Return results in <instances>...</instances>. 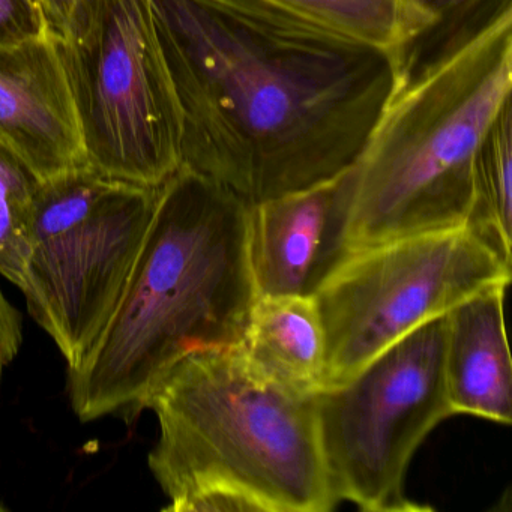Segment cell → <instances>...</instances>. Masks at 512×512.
<instances>
[{"instance_id": "cell-18", "label": "cell", "mask_w": 512, "mask_h": 512, "mask_svg": "<svg viewBox=\"0 0 512 512\" xmlns=\"http://www.w3.org/2000/svg\"><path fill=\"white\" fill-rule=\"evenodd\" d=\"M77 0H37L53 34L61 35Z\"/></svg>"}, {"instance_id": "cell-14", "label": "cell", "mask_w": 512, "mask_h": 512, "mask_svg": "<svg viewBox=\"0 0 512 512\" xmlns=\"http://www.w3.org/2000/svg\"><path fill=\"white\" fill-rule=\"evenodd\" d=\"M308 22L389 50L398 58L415 38L403 0H263Z\"/></svg>"}, {"instance_id": "cell-6", "label": "cell", "mask_w": 512, "mask_h": 512, "mask_svg": "<svg viewBox=\"0 0 512 512\" xmlns=\"http://www.w3.org/2000/svg\"><path fill=\"white\" fill-rule=\"evenodd\" d=\"M56 40L88 166L145 187L172 178L181 122L151 0H77Z\"/></svg>"}, {"instance_id": "cell-5", "label": "cell", "mask_w": 512, "mask_h": 512, "mask_svg": "<svg viewBox=\"0 0 512 512\" xmlns=\"http://www.w3.org/2000/svg\"><path fill=\"white\" fill-rule=\"evenodd\" d=\"M160 187L79 167L38 185L25 281L29 316L76 368L115 314L151 229Z\"/></svg>"}, {"instance_id": "cell-15", "label": "cell", "mask_w": 512, "mask_h": 512, "mask_svg": "<svg viewBox=\"0 0 512 512\" xmlns=\"http://www.w3.org/2000/svg\"><path fill=\"white\" fill-rule=\"evenodd\" d=\"M415 38L401 56V77L424 67L512 7V0H403Z\"/></svg>"}, {"instance_id": "cell-13", "label": "cell", "mask_w": 512, "mask_h": 512, "mask_svg": "<svg viewBox=\"0 0 512 512\" xmlns=\"http://www.w3.org/2000/svg\"><path fill=\"white\" fill-rule=\"evenodd\" d=\"M467 229L511 265L512 106L500 115L482 140L473 172V202Z\"/></svg>"}, {"instance_id": "cell-9", "label": "cell", "mask_w": 512, "mask_h": 512, "mask_svg": "<svg viewBox=\"0 0 512 512\" xmlns=\"http://www.w3.org/2000/svg\"><path fill=\"white\" fill-rule=\"evenodd\" d=\"M349 172L310 190L250 205L248 260L257 296L313 298L352 253Z\"/></svg>"}, {"instance_id": "cell-2", "label": "cell", "mask_w": 512, "mask_h": 512, "mask_svg": "<svg viewBox=\"0 0 512 512\" xmlns=\"http://www.w3.org/2000/svg\"><path fill=\"white\" fill-rule=\"evenodd\" d=\"M248 211L244 200L185 169L161 185L115 314L83 361L68 370L80 421L139 415L185 356L241 344L257 298Z\"/></svg>"}, {"instance_id": "cell-17", "label": "cell", "mask_w": 512, "mask_h": 512, "mask_svg": "<svg viewBox=\"0 0 512 512\" xmlns=\"http://www.w3.org/2000/svg\"><path fill=\"white\" fill-rule=\"evenodd\" d=\"M49 29L37 0H0V49L19 46Z\"/></svg>"}, {"instance_id": "cell-19", "label": "cell", "mask_w": 512, "mask_h": 512, "mask_svg": "<svg viewBox=\"0 0 512 512\" xmlns=\"http://www.w3.org/2000/svg\"><path fill=\"white\" fill-rule=\"evenodd\" d=\"M7 511V508H5L4 503L0 502V512Z\"/></svg>"}, {"instance_id": "cell-4", "label": "cell", "mask_w": 512, "mask_h": 512, "mask_svg": "<svg viewBox=\"0 0 512 512\" xmlns=\"http://www.w3.org/2000/svg\"><path fill=\"white\" fill-rule=\"evenodd\" d=\"M512 92V7L401 80L349 170L352 251L466 227L482 140Z\"/></svg>"}, {"instance_id": "cell-1", "label": "cell", "mask_w": 512, "mask_h": 512, "mask_svg": "<svg viewBox=\"0 0 512 512\" xmlns=\"http://www.w3.org/2000/svg\"><path fill=\"white\" fill-rule=\"evenodd\" d=\"M181 169L248 205L349 172L401 83L389 50L263 0H151Z\"/></svg>"}, {"instance_id": "cell-3", "label": "cell", "mask_w": 512, "mask_h": 512, "mask_svg": "<svg viewBox=\"0 0 512 512\" xmlns=\"http://www.w3.org/2000/svg\"><path fill=\"white\" fill-rule=\"evenodd\" d=\"M149 469L172 512H328L337 506L314 395L254 370L238 347L190 353L146 404Z\"/></svg>"}, {"instance_id": "cell-16", "label": "cell", "mask_w": 512, "mask_h": 512, "mask_svg": "<svg viewBox=\"0 0 512 512\" xmlns=\"http://www.w3.org/2000/svg\"><path fill=\"white\" fill-rule=\"evenodd\" d=\"M37 176L0 145V275L22 287L31 254Z\"/></svg>"}, {"instance_id": "cell-11", "label": "cell", "mask_w": 512, "mask_h": 512, "mask_svg": "<svg viewBox=\"0 0 512 512\" xmlns=\"http://www.w3.org/2000/svg\"><path fill=\"white\" fill-rule=\"evenodd\" d=\"M506 284L455 305L448 316L445 379L454 415L511 424L512 362L506 341Z\"/></svg>"}, {"instance_id": "cell-8", "label": "cell", "mask_w": 512, "mask_h": 512, "mask_svg": "<svg viewBox=\"0 0 512 512\" xmlns=\"http://www.w3.org/2000/svg\"><path fill=\"white\" fill-rule=\"evenodd\" d=\"M509 281L511 265L467 227L352 251L313 296L325 335L323 386L344 382L413 329Z\"/></svg>"}, {"instance_id": "cell-10", "label": "cell", "mask_w": 512, "mask_h": 512, "mask_svg": "<svg viewBox=\"0 0 512 512\" xmlns=\"http://www.w3.org/2000/svg\"><path fill=\"white\" fill-rule=\"evenodd\" d=\"M0 145L40 182L88 166L73 92L50 29L0 49Z\"/></svg>"}, {"instance_id": "cell-7", "label": "cell", "mask_w": 512, "mask_h": 512, "mask_svg": "<svg viewBox=\"0 0 512 512\" xmlns=\"http://www.w3.org/2000/svg\"><path fill=\"white\" fill-rule=\"evenodd\" d=\"M446 314L314 394L320 445L338 500L370 512L431 511L407 496L406 475L425 437L454 415L445 379Z\"/></svg>"}, {"instance_id": "cell-12", "label": "cell", "mask_w": 512, "mask_h": 512, "mask_svg": "<svg viewBox=\"0 0 512 512\" xmlns=\"http://www.w3.org/2000/svg\"><path fill=\"white\" fill-rule=\"evenodd\" d=\"M238 350L290 391L314 395L325 385V335L313 298L257 296Z\"/></svg>"}]
</instances>
